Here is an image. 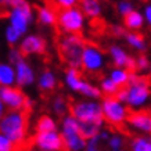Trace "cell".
<instances>
[{
	"label": "cell",
	"instance_id": "cell-26",
	"mask_svg": "<svg viewBox=\"0 0 151 151\" xmlns=\"http://www.w3.org/2000/svg\"><path fill=\"white\" fill-rule=\"evenodd\" d=\"M126 39H128V43L130 46H133L137 50H144L146 49V45H144V37L140 35V33H128L126 35Z\"/></svg>",
	"mask_w": 151,
	"mask_h": 151
},
{
	"label": "cell",
	"instance_id": "cell-7",
	"mask_svg": "<svg viewBox=\"0 0 151 151\" xmlns=\"http://www.w3.org/2000/svg\"><path fill=\"white\" fill-rule=\"evenodd\" d=\"M63 140L67 150L79 151L87 147V142L79 133V121L73 116H67L63 121Z\"/></svg>",
	"mask_w": 151,
	"mask_h": 151
},
{
	"label": "cell",
	"instance_id": "cell-23",
	"mask_svg": "<svg viewBox=\"0 0 151 151\" xmlns=\"http://www.w3.org/2000/svg\"><path fill=\"white\" fill-rule=\"evenodd\" d=\"M124 22L126 25V28L130 29H139L143 25V15L137 11H132L130 14L124 17Z\"/></svg>",
	"mask_w": 151,
	"mask_h": 151
},
{
	"label": "cell",
	"instance_id": "cell-3",
	"mask_svg": "<svg viewBox=\"0 0 151 151\" xmlns=\"http://www.w3.org/2000/svg\"><path fill=\"white\" fill-rule=\"evenodd\" d=\"M68 111L71 112L75 119H78L81 122H89L94 124L99 128L104 122V114H103V107L92 103V101H81V103H73L69 100L68 103Z\"/></svg>",
	"mask_w": 151,
	"mask_h": 151
},
{
	"label": "cell",
	"instance_id": "cell-14",
	"mask_svg": "<svg viewBox=\"0 0 151 151\" xmlns=\"http://www.w3.org/2000/svg\"><path fill=\"white\" fill-rule=\"evenodd\" d=\"M45 7H36L37 10V18H39V22L45 24V25H53V27H57L58 24V11H55L53 7H51L47 1H45Z\"/></svg>",
	"mask_w": 151,
	"mask_h": 151
},
{
	"label": "cell",
	"instance_id": "cell-25",
	"mask_svg": "<svg viewBox=\"0 0 151 151\" xmlns=\"http://www.w3.org/2000/svg\"><path fill=\"white\" fill-rule=\"evenodd\" d=\"M101 87H103V92L105 93V97H116V94L121 90V87L115 85L111 79H103Z\"/></svg>",
	"mask_w": 151,
	"mask_h": 151
},
{
	"label": "cell",
	"instance_id": "cell-27",
	"mask_svg": "<svg viewBox=\"0 0 151 151\" xmlns=\"http://www.w3.org/2000/svg\"><path fill=\"white\" fill-rule=\"evenodd\" d=\"M79 92L82 93V94H86V96L89 97H94V99H97V97H101V92L97 89V87L92 86L90 83H87L83 81L82 85H81V87H79Z\"/></svg>",
	"mask_w": 151,
	"mask_h": 151
},
{
	"label": "cell",
	"instance_id": "cell-9",
	"mask_svg": "<svg viewBox=\"0 0 151 151\" xmlns=\"http://www.w3.org/2000/svg\"><path fill=\"white\" fill-rule=\"evenodd\" d=\"M33 144L45 151H58L65 148L64 140L57 132H43L32 136Z\"/></svg>",
	"mask_w": 151,
	"mask_h": 151
},
{
	"label": "cell",
	"instance_id": "cell-29",
	"mask_svg": "<svg viewBox=\"0 0 151 151\" xmlns=\"http://www.w3.org/2000/svg\"><path fill=\"white\" fill-rule=\"evenodd\" d=\"M0 151H18V148L9 137L0 133Z\"/></svg>",
	"mask_w": 151,
	"mask_h": 151
},
{
	"label": "cell",
	"instance_id": "cell-1",
	"mask_svg": "<svg viewBox=\"0 0 151 151\" xmlns=\"http://www.w3.org/2000/svg\"><path fill=\"white\" fill-rule=\"evenodd\" d=\"M29 115V110L11 111L0 121V133L9 137L17 146L18 151H31L35 146L32 136H28Z\"/></svg>",
	"mask_w": 151,
	"mask_h": 151
},
{
	"label": "cell",
	"instance_id": "cell-20",
	"mask_svg": "<svg viewBox=\"0 0 151 151\" xmlns=\"http://www.w3.org/2000/svg\"><path fill=\"white\" fill-rule=\"evenodd\" d=\"M82 82L83 81H82V72H81V71H78V69H71V68L67 71V83L69 85L71 89L79 92V87H81Z\"/></svg>",
	"mask_w": 151,
	"mask_h": 151
},
{
	"label": "cell",
	"instance_id": "cell-30",
	"mask_svg": "<svg viewBox=\"0 0 151 151\" xmlns=\"http://www.w3.org/2000/svg\"><path fill=\"white\" fill-rule=\"evenodd\" d=\"M11 10H13L11 1H0V18L9 17L11 14Z\"/></svg>",
	"mask_w": 151,
	"mask_h": 151
},
{
	"label": "cell",
	"instance_id": "cell-19",
	"mask_svg": "<svg viewBox=\"0 0 151 151\" xmlns=\"http://www.w3.org/2000/svg\"><path fill=\"white\" fill-rule=\"evenodd\" d=\"M36 133H43V132H55V122L50 116L47 115H43L37 119L36 122Z\"/></svg>",
	"mask_w": 151,
	"mask_h": 151
},
{
	"label": "cell",
	"instance_id": "cell-34",
	"mask_svg": "<svg viewBox=\"0 0 151 151\" xmlns=\"http://www.w3.org/2000/svg\"><path fill=\"white\" fill-rule=\"evenodd\" d=\"M108 31H110L114 36H126L128 35V32L125 31V28L122 27H118V25H108Z\"/></svg>",
	"mask_w": 151,
	"mask_h": 151
},
{
	"label": "cell",
	"instance_id": "cell-17",
	"mask_svg": "<svg viewBox=\"0 0 151 151\" xmlns=\"http://www.w3.org/2000/svg\"><path fill=\"white\" fill-rule=\"evenodd\" d=\"M100 128L94 124H89V122H81L79 121V133L85 140H92L100 134Z\"/></svg>",
	"mask_w": 151,
	"mask_h": 151
},
{
	"label": "cell",
	"instance_id": "cell-38",
	"mask_svg": "<svg viewBox=\"0 0 151 151\" xmlns=\"http://www.w3.org/2000/svg\"><path fill=\"white\" fill-rule=\"evenodd\" d=\"M4 118V107H3V101L0 99V121Z\"/></svg>",
	"mask_w": 151,
	"mask_h": 151
},
{
	"label": "cell",
	"instance_id": "cell-6",
	"mask_svg": "<svg viewBox=\"0 0 151 151\" xmlns=\"http://www.w3.org/2000/svg\"><path fill=\"white\" fill-rule=\"evenodd\" d=\"M83 25V14L76 7L67 10H61L58 13V24L55 27V31L58 32H67L69 35H82Z\"/></svg>",
	"mask_w": 151,
	"mask_h": 151
},
{
	"label": "cell",
	"instance_id": "cell-21",
	"mask_svg": "<svg viewBox=\"0 0 151 151\" xmlns=\"http://www.w3.org/2000/svg\"><path fill=\"white\" fill-rule=\"evenodd\" d=\"M15 75H14V69L10 65L0 64V85L3 86H10L14 82Z\"/></svg>",
	"mask_w": 151,
	"mask_h": 151
},
{
	"label": "cell",
	"instance_id": "cell-32",
	"mask_svg": "<svg viewBox=\"0 0 151 151\" xmlns=\"http://www.w3.org/2000/svg\"><path fill=\"white\" fill-rule=\"evenodd\" d=\"M118 11L122 15H128V14H130L134 10H133L132 3H129V1H121V3H118Z\"/></svg>",
	"mask_w": 151,
	"mask_h": 151
},
{
	"label": "cell",
	"instance_id": "cell-22",
	"mask_svg": "<svg viewBox=\"0 0 151 151\" xmlns=\"http://www.w3.org/2000/svg\"><path fill=\"white\" fill-rule=\"evenodd\" d=\"M55 86V78L50 71H45L39 79V87L43 92H51Z\"/></svg>",
	"mask_w": 151,
	"mask_h": 151
},
{
	"label": "cell",
	"instance_id": "cell-35",
	"mask_svg": "<svg viewBox=\"0 0 151 151\" xmlns=\"http://www.w3.org/2000/svg\"><path fill=\"white\" fill-rule=\"evenodd\" d=\"M122 144H124V140H122L121 136H114V137L110 139V147L112 150H115V151L119 150L122 147Z\"/></svg>",
	"mask_w": 151,
	"mask_h": 151
},
{
	"label": "cell",
	"instance_id": "cell-40",
	"mask_svg": "<svg viewBox=\"0 0 151 151\" xmlns=\"http://www.w3.org/2000/svg\"><path fill=\"white\" fill-rule=\"evenodd\" d=\"M64 151H68V150H64Z\"/></svg>",
	"mask_w": 151,
	"mask_h": 151
},
{
	"label": "cell",
	"instance_id": "cell-16",
	"mask_svg": "<svg viewBox=\"0 0 151 151\" xmlns=\"http://www.w3.org/2000/svg\"><path fill=\"white\" fill-rule=\"evenodd\" d=\"M81 9L86 15H89L92 19L100 18L101 7L99 1H93V0H83L81 1Z\"/></svg>",
	"mask_w": 151,
	"mask_h": 151
},
{
	"label": "cell",
	"instance_id": "cell-15",
	"mask_svg": "<svg viewBox=\"0 0 151 151\" xmlns=\"http://www.w3.org/2000/svg\"><path fill=\"white\" fill-rule=\"evenodd\" d=\"M17 67V83L21 86L29 85L33 82V72L25 61H21L15 65Z\"/></svg>",
	"mask_w": 151,
	"mask_h": 151
},
{
	"label": "cell",
	"instance_id": "cell-39",
	"mask_svg": "<svg viewBox=\"0 0 151 151\" xmlns=\"http://www.w3.org/2000/svg\"><path fill=\"white\" fill-rule=\"evenodd\" d=\"M40 151H45V150H40Z\"/></svg>",
	"mask_w": 151,
	"mask_h": 151
},
{
	"label": "cell",
	"instance_id": "cell-11",
	"mask_svg": "<svg viewBox=\"0 0 151 151\" xmlns=\"http://www.w3.org/2000/svg\"><path fill=\"white\" fill-rule=\"evenodd\" d=\"M10 19H11V27H14L19 33H24L28 28V22L32 19V10L31 6L22 1V4L11 10L10 14Z\"/></svg>",
	"mask_w": 151,
	"mask_h": 151
},
{
	"label": "cell",
	"instance_id": "cell-2",
	"mask_svg": "<svg viewBox=\"0 0 151 151\" xmlns=\"http://www.w3.org/2000/svg\"><path fill=\"white\" fill-rule=\"evenodd\" d=\"M86 42L82 35H64L63 32L55 31V46L58 57L63 63L69 65L71 69H78L82 72V58Z\"/></svg>",
	"mask_w": 151,
	"mask_h": 151
},
{
	"label": "cell",
	"instance_id": "cell-36",
	"mask_svg": "<svg viewBox=\"0 0 151 151\" xmlns=\"http://www.w3.org/2000/svg\"><path fill=\"white\" fill-rule=\"evenodd\" d=\"M136 64H137V69H146L148 67V60L146 55H139L136 60Z\"/></svg>",
	"mask_w": 151,
	"mask_h": 151
},
{
	"label": "cell",
	"instance_id": "cell-12",
	"mask_svg": "<svg viewBox=\"0 0 151 151\" xmlns=\"http://www.w3.org/2000/svg\"><path fill=\"white\" fill-rule=\"evenodd\" d=\"M126 122L132 125L133 128L140 129L146 133H151V110L133 111L128 108Z\"/></svg>",
	"mask_w": 151,
	"mask_h": 151
},
{
	"label": "cell",
	"instance_id": "cell-8",
	"mask_svg": "<svg viewBox=\"0 0 151 151\" xmlns=\"http://www.w3.org/2000/svg\"><path fill=\"white\" fill-rule=\"evenodd\" d=\"M0 99L13 111H32V103L19 89L10 86H0Z\"/></svg>",
	"mask_w": 151,
	"mask_h": 151
},
{
	"label": "cell",
	"instance_id": "cell-4",
	"mask_svg": "<svg viewBox=\"0 0 151 151\" xmlns=\"http://www.w3.org/2000/svg\"><path fill=\"white\" fill-rule=\"evenodd\" d=\"M103 114L107 124L112 126V129L119 130L124 134H129V132L125 128V121L128 116V108H125L121 104V101L115 97H104L103 101Z\"/></svg>",
	"mask_w": 151,
	"mask_h": 151
},
{
	"label": "cell",
	"instance_id": "cell-18",
	"mask_svg": "<svg viewBox=\"0 0 151 151\" xmlns=\"http://www.w3.org/2000/svg\"><path fill=\"white\" fill-rule=\"evenodd\" d=\"M129 78H130V73L126 69H121V68H115L111 72V81L118 85L119 87H125L128 86L129 83Z\"/></svg>",
	"mask_w": 151,
	"mask_h": 151
},
{
	"label": "cell",
	"instance_id": "cell-31",
	"mask_svg": "<svg viewBox=\"0 0 151 151\" xmlns=\"http://www.w3.org/2000/svg\"><path fill=\"white\" fill-rule=\"evenodd\" d=\"M19 35H21V33H19L14 27H9V28H7V31H6V36H7V40H9L11 45L17 42V39L19 37Z\"/></svg>",
	"mask_w": 151,
	"mask_h": 151
},
{
	"label": "cell",
	"instance_id": "cell-13",
	"mask_svg": "<svg viewBox=\"0 0 151 151\" xmlns=\"http://www.w3.org/2000/svg\"><path fill=\"white\" fill-rule=\"evenodd\" d=\"M46 40L40 36H36V35H31L24 39V42L21 43V47H19V51L24 57H27L29 54H46Z\"/></svg>",
	"mask_w": 151,
	"mask_h": 151
},
{
	"label": "cell",
	"instance_id": "cell-28",
	"mask_svg": "<svg viewBox=\"0 0 151 151\" xmlns=\"http://www.w3.org/2000/svg\"><path fill=\"white\" fill-rule=\"evenodd\" d=\"M53 110H54L55 114L60 115V116L65 114V111L68 110V103L65 101L64 97H61V96L54 97V100H53Z\"/></svg>",
	"mask_w": 151,
	"mask_h": 151
},
{
	"label": "cell",
	"instance_id": "cell-24",
	"mask_svg": "<svg viewBox=\"0 0 151 151\" xmlns=\"http://www.w3.org/2000/svg\"><path fill=\"white\" fill-rule=\"evenodd\" d=\"M132 151H151V140L142 136H136L132 140Z\"/></svg>",
	"mask_w": 151,
	"mask_h": 151
},
{
	"label": "cell",
	"instance_id": "cell-10",
	"mask_svg": "<svg viewBox=\"0 0 151 151\" xmlns=\"http://www.w3.org/2000/svg\"><path fill=\"white\" fill-rule=\"evenodd\" d=\"M83 69L87 72H97L103 65V55L99 50L97 45L93 42H86V47L83 50V58H82Z\"/></svg>",
	"mask_w": 151,
	"mask_h": 151
},
{
	"label": "cell",
	"instance_id": "cell-5",
	"mask_svg": "<svg viewBox=\"0 0 151 151\" xmlns=\"http://www.w3.org/2000/svg\"><path fill=\"white\" fill-rule=\"evenodd\" d=\"M151 94V76H140L130 73L128 83V100L129 107H137L147 101Z\"/></svg>",
	"mask_w": 151,
	"mask_h": 151
},
{
	"label": "cell",
	"instance_id": "cell-33",
	"mask_svg": "<svg viewBox=\"0 0 151 151\" xmlns=\"http://www.w3.org/2000/svg\"><path fill=\"white\" fill-rule=\"evenodd\" d=\"M22 57L24 55L21 54V51L18 50V49H11L10 50V61L13 63V64H18V63H21L22 61Z\"/></svg>",
	"mask_w": 151,
	"mask_h": 151
},
{
	"label": "cell",
	"instance_id": "cell-37",
	"mask_svg": "<svg viewBox=\"0 0 151 151\" xmlns=\"http://www.w3.org/2000/svg\"><path fill=\"white\" fill-rule=\"evenodd\" d=\"M146 18L148 21V24L151 25V6H147L146 7Z\"/></svg>",
	"mask_w": 151,
	"mask_h": 151
}]
</instances>
